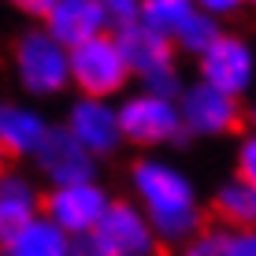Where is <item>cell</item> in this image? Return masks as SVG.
Listing matches in <instances>:
<instances>
[{
  "instance_id": "cell-21",
  "label": "cell",
  "mask_w": 256,
  "mask_h": 256,
  "mask_svg": "<svg viewBox=\"0 0 256 256\" xmlns=\"http://www.w3.org/2000/svg\"><path fill=\"white\" fill-rule=\"evenodd\" d=\"M223 256H256V226L252 230H223Z\"/></svg>"
},
{
  "instance_id": "cell-10",
  "label": "cell",
  "mask_w": 256,
  "mask_h": 256,
  "mask_svg": "<svg viewBox=\"0 0 256 256\" xmlns=\"http://www.w3.org/2000/svg\"><path fill=\"white\" fill-rule=\"evenodd\" d=\"M93 234L108 249V256H156L160 252V238L152 234L145 212L134 200H112V208L104 212L100 226Z\"/></svg>"
},
{
  "instance_id": "cell-25",
  "label": "cell",
  "mask_w": 256,
  "mask_h": 256,
  "mask_svg": "<svg viewBox=\"0 0 256 256\" xmlns=\"http://www.w3.org/2000/svg\"><path fill=\"white\" fill-rule=\"evenodd\" d=\"M8 4H12L19 15H26V19H45V12L52 8V0H8Z\"/></svg>"
},
{
  "instance_id": "cell-9",
  "label": "cell",
  "mask_w": 256,
  "mask_h": 256,
  "mask_svg": "<svg viewBox=\"0 0 256 256\" xmlns=\"http://www.w3.org/2000/svg\"><path fill=\"white\" fill-rule=\"evenodd\" d=\"M197 82L212 86V90L226 96H242L252 86V48L249 41H242L238 34H219L208 45V52L197 56Z\"/></svg>"
},
{
  "instance_id": "cell-16",
  "label": "cell",
  "mask_w": 256,
  "mask_h": 256,
  "mask_svg": "<svg viewBox=\"0 0 256 256\" xmlns=\"http://www.w3.org/2000/svg\"><path fill=\"white\" fill-rule=\"evenodd\" d=\"M212 216L226 230H252L256 226V190L245 186L242 178H230L212 197Z\"/></svg>"
},
{
  "instance_id": "cell-22",
  "label": "cell",
  "mask_w": 256,
  "mask_h": 256,
  "mask_svg": "<svg viewBox=\"0 0 256 256\" xmlns=\"http://www.w3.org/2000/svg\"><path fill=\"white\" fill-rule=\"evenodd\" d=\"M238 178L256 190V134L242 138V148H238Z\"/></svg>"
},
{
  "instance_id": "cell-4",
  "label": "cell",
  "mask_w": 256,
  "mask_h": 256,
  "mask_svg": "<svg viewBox=\"0 0 256 256\" xmlns=\"http://www.w3.org/2000/svg\"><path fill=\"white\" fill-rule=\"evenodd\" d=\"M119 112V134L122 145L134 148H160V145H178L186 141L178 116V100H164L152 93H122L116 100Z\"/></svg>"
},
{
  "instance_id": "cell-8",
  "label": "cell",
  "mask_w": 256,
  "mask_h": 256,
  "mask_svg": "<svg viewBox=\"0 0 256 256\" xmlns=\"http://www.w3.org/2000/svg\"><path fill=\"white\" fill-rule=\"evenodd\" d=\"M34 167H38V174L48 182V190L78 186V182H100V160H93L60 122L48 126L41 148L34 152Z\"/></svg>"
},
{
  "instance_id": "cell-23",
  "label": "cell",
  "mask_w": 256,
  "mask_h": 256,
  "mask_svg": "<svg viewBox=\"0 0 256 256\" xmlns=\"http://www.w3.org/2000/svg\"><path fill=\"white\" fill-rule=\"evenodd\" d=\"M193 4H197V12H204V15H212V19L219 22L223 15H234L245 0H193Z\"/></svg>"
},
{
  "instance_id": "cell-6",
  "label": "cell",
  "mask_w": 256,
  "mask_h": 256,
  "mask_svg": "<svg viewBox=\"0 0 256 256\" xmlns=\"http://www.w3.org/2000/svg\"><path fill=\"white\" fill-rule=\"evenodd\" d=\"M178 116L186 138H219V134H234L242 130L245 112L238 104V96H226L219 90H212L204 82H193L178 96Z\"/></svg>"
},
{
  "instance_id": "cell-14",
  "label": "cell",
  "mask_w": 256,
  "mask_h": 256,
  "mask_svg": "<svg viewBox=\"0 0 256 256\" xmlns=\"http://www.w3.org/2000/svg\"><path fill=\"white\" fill-rule=\"evenodd\" d=\"M112 38H116L122 60H126L130 74H134L138 82L174 64V41L164 38V34H156V30H148L145 22H130V26H122V30H112Z\"/></svg>"
},
{
  "instance_id": "cell-18",
  "label": "cell",
  "mask_w": 256,
  "mask_h": 256,
  "mask_svg": "<svg viewBox=\"0 0 256 256\" xmlns=\"http://www.w3.org/2000/svg\"><path fill=\"white\" fill-rule=\"evenodd\" d=\"M219 22L212 19V15H204V12H197L193 19L178 30V38H174V48L178 52H186V56H200V52H208V45L219 38Z\"/></svg>"
},
{
  "instance_id": "cell-20",
  "label": "cell",
  "mask_w": 256,
  "mask_h": 256,
  "mask_svg": "<svg viewBox=\"0 0 256 256\" xmlns=\"http://www.w3.org/2000/svg\"><path fill=\"white\" fill-rule=\"evenodd\" d=\"M178 256H223V230H200L186 245H178Z\"/></svg>"
},
{
  "instance_id": "cell-26",
  "label": "cell",
  "mask_w": 256,
  "mask_h": 256,
  "mask_svg": "<svg viewBox=\"0 0 256 256\" xmlns=\"http://www.w3.org/2000/svg\"><path fill=\"white\" fill-rule=\"evenodd\" d=\"M249 116H252V122H256V104H252V112H249Z\"/></svg>"
},
{
  "instance_id": "cell-19",
  "label": "cell",
  "mask_w": 256,
  "mask_h": 256,
  "mask_svg": "<svg viewBox=\"0 0 256 256\" xmlns=\"http://www.w3.org/2000/svg\"><path fill=\"white\" fill-rule=\"evenodd\" d=\"M108 19V30H122V26L141 19V0H96Z\"/></svg>"
},
{
  "instance_id": "cell-24",
  "label": "cell",
  "mask_w": 256,
  "mask_h": 256,
  "mask_svg": "<svg viewBox=\"0 0 256 256\" xmlns=\"http://www.w3.org/2000/svg\"><path fill=\"white\" fill-rule=\"evenodd\" d=\"M67 256H108V249L96 242V234H82V238H70Z\"/></svg>"
},
{
  "instance_id": "cell-15",
  "label": "cell",
  "mask_w": 256,
  "mask_h": 256,
  "mask_svg": "<svg viewBox=\"0 0 256 256\" xmlns=\"http://www.w3.org/2000/svg\"><path fill=\"white\" fill-rule=\"evenodd\" d=\"M67 252H70V238L60 230L56 223H48L45 216L26 223L22 230L0 249V256H67Z\"/></svg>"
},
{
  "instance_id": "cell-11",
  "label": "cell",
  "mask_w": 256,
  "mask_h": 256,
  "mask_svg": "<svg viewBox=\"0 0 256 256\" xmlns=\"http://www.w3.org/2000/svg\"><path fill=\"white\" fill-rule=\"evenodd\" d=\"M48 116L30 100H8L0 96V156L34 160L41 141L48 134Z\"/></svg>"
},
{
  "instance_id": "cell-3",
  "label": "cell",
  "mask_w": 256,
  "mask_h": 256,
  "mask_svg": "<svg viewBox=\"0 0 256 256\" xmlns=\"http://www.w3.org/2000/svg\"><path fill=\"white\" fill-rule=\"evenodd\" d=\"M67 67H70V90H78V96H93V100H119L134 82L112 34H100V38L70 48Z\"/></svg>"
},
{
  "instance_id": "cell-13",
  "label": "cell",
  "mask_w": 256,
  "mask_h": 256,
  "mask_svg": "<svg viewBox=\"0 0 256 256\" xmlns=\"http://www.w3.org/2000/svg\"><path fill=\"white\" fill-rule=\"evenodd\" d=\"M41 216V190L26 171L0 167V249Z\"/></svg>"
},
{
  "instance_id": "cell-5",
  "label": "cell",
  "mask_w": 256,
  "mask_h": 256,
  "mask_svg": "<svg viewBox=\"0 0 256 256\" xmlns=\"http://www.w3.org/2000/svg\"><path fill=\"white\" fill-rule=\"evenodd\" d=\"M112 193L104 182H78V186H56L41 193V216L56 223L67 238L93 234L100 226L104 212L112 208Z\"/></svg>"
},
{
  "instance_id": "cell-17",
  "label": "cell",
  "mask_w": 256,
  "mask_h": 256,
  "mask_svg": "<svg viewBox=\"0 0 256 256\" xmlns=\"http://www.w3.org/2000/svg\"><path fill=\"white\" fill-rule=\"evenodd\" d=\"M193 15H197V4L193 0H141V19L148 30L164 34V38H178V30L186 26Z\"/></svg>"
},
{
  "instance_id": "cell-2",
  "label": "cell",
  "mask_w": 256,
  "mask_h": 256,
  "mask_svg": "<svg viewBox=\"0 0 256 256\" xmlns=\"http://www.w3.org/2000/svg\"><path fill=\"white\" fill-rule=\"evenodd\" d=\"M70 52L60 41L48 38L45 26H26L19 30L12 45V74L15 86L34 100H52V96L70 90V67H67Z\"/></svg>"
},
{
  "instance_id": "cell-1",
  "label": "cell",
  "mask_w": 256,
  "mask_h": 256,
  "mask_svg": "<svg viewBox=\"0 0 256 256\" xmlns=\"http://www.w3.org/2000/svg\"><path fill=\"white\" fill-rule=\"evenodd\" d=\"M126 178L134 193L130 200L145 212L160 245H186L193 234L204 230V208L182 167L160 156H138Z\"/></svg>"
},
{
  "instance_id": "cell-7",
  "label": "cell",
  "mask_w": 256,
  "mask_h": 256,
  "mask_svg": "<svg viewBox=\"0 0 256 256\" xmlns=\"http://www.w3.org/2000/svg\"><path fill=\"white\" fill-rule=\"evenodd\" d=\"M60 126L67 130L93 160H108L122 148V134H119V112L116 100H93V96H74L64 112V122Z\"/></svg>"
},
{
  "instance_id": "cell-12",
  "label": "cell",
  "mask_w": 256,
  "mask_h": 256,
  "mask_svg": "<svg viewBox=\"0 0 256 256\" xmlns=\"http://www.w3.org/2000/svg\"><path fill=\"white\" fill-rule=\"evenodd\" d=\"M41 26L67 52L86 45V41H93V38H100V34H112L96 0H52V8L45 12Z\"/></svg>"
},
{
  "instance_id": "cell-27",
  "label": "cell",
  "mask_w": 256,
  "mask_h": 256,
  "mask_svg": "<svg viewBox=\"0 0 256 256\" xmlns=\"http://www.w3.org/2000/svg\"><path fill=\"white\" fill-rule=\"evenodd\" d=\"M245 4H252V8H256V0H245Z\"/></svg>"
}]
</instances>
